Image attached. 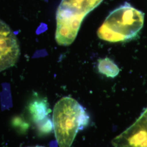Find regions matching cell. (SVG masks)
Masks as SVG:
<instances>
[{
    "label": "cell",
    "mask_w": 147,
    "mask_h": 147,
    "mask_svg": "<svg viewBox=\"0 0 147 147\" xmlns=\"http://www.w3.org/2000/svg\"><path fill=\"white\" fill-rule=\"evenodd\" d=\"M28 110L32 119L38 124L46 119L51 112L47 99L39 96L34 97L28 105Z\"/></svg>",
    "instance_id": "obj_6"
},
{
    "label": "cell",
    "mask_w": 147,
    "mask_h": 147,
    "mask_svg": "<svg viewBox=\"0 0 147 147\" xmlns=\"http://www.w3.org/2000/svg\"><path fill=\"white\" fill-rule=\"evenodd\" d=\"M89 117L84 108L73 98L66 96L55 104L53 123L59 147H70L78 132L87 126Z\"/></svg>",
    "instance_id": "obj_2"
},
{
    "label": "cell",
    "mask_w": 147,
    "mask_h": 147,
    "mask_svg": "<svg viewBox=\"0 0 147 147\" xmlns=\"http://www.w3.org/2000/svg\"><path fill=\"white\" fill-rule=\"evenodd\" d=\"M20 55V45L16 34L0 20V72L14 66Z\"/></svg>",
    "instance_id": "obj_4"
},
{
    "label": "cell",
    "mask_w": 147,
    "mask_h": 147,
    "mask_svg": "<svg viewBox=\"0 0 147 147\" xmlns=\"http://www.w3.org/2000/svg\"></svg>",
    "instance_id": "obj_9"
},
{
    "label": "cell",
    "mask_w": 147,
    "mask_h": 147,
    "mask_svg": "<svg viewBox=\"0 0 147 147\" xmlns=\"http://www.w3.org/2000/svg\"><path fill=\"white\" fill-rule=\"evenodd\" d=\"M103 0H62L56 14V41L68 46L78 35L85 16Z\"/></svg>",
    "instance_id": "obj_3"
},
{
    "label": "cell",
    "mask_w": 147,
    "mask_h": 147,
    "mask_svg": "<svg viewBox=\"0 0 147 147\" xmlns=\"http://www.w3.org/2000/svg\"><path fill=\"white\" fill-rule=\"evenodd\" d=\"M144 21V14L128 3L111 11L97 32L98 37L111 42H125L137 37Z\"/></svg>",
    "instance_id": "obj_1"
},
{
    "label": "cell",
    "mask_w": 147,
    "mask_h": 147,
    "mask_svg": "<svg viewBox=\"0 0 147 147\" xmlns=\"http://www.w3.org/2000/svg\"><path fill=\"white\" fill-rule=\"evenodd\" d=\"M112 144L115 147H147V109L136 121L116 137Z\"/></svg>",
    "instance_id": "obj_5"
},
{
    "label": "cell",
    "mask_w": 147,
    "mask_h": 147,
    "mask_svg": "<svg viewBox=\"0 0 147 147\" xmlns=\"http://www.w3.org/2000/svg\"><path fill=\"white\" fill-rule=\"evenodd\" d=\"M42 147V146H36V147Z\"/></svg>",
    "instance_id": "obj_8"
},
{
    "label": "cell",
    "mask_w": 147,
    "mask_h": 147,
    "mask_svg": "<svg viewBox=\"0 0 147 147\" xmlns=\"http://www.w3.org/2000/svg\"><path fill=\"white\" fill-rule=\"evenodd\" d=\"M98 70L107 77L114 78L119 73V69L115 62L109 58L101 59L98 65Z\"/></svg>",
    "instance_id": "obj_7"
}]
</instances>
